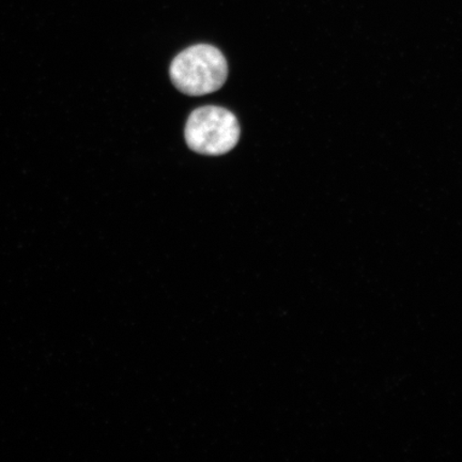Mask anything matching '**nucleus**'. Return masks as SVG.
<instances>
[{"mask_svg":"<svg viewBox=\"0 0 462 462\" xmlns=\"http://www.w3.org/2000/svg\"><path fill=\"white\" fill-rule=\"evenodd\" d=\"M171 79L184 95L199 97L221 89L228 77L222 51L209 44L190 46L172 60Z\"/></svg>","mask_w":462,"mask_h":462,"instance_id":"1","label":"nucleus"},{"mask_svg":"<svg viewBox=\"0 0 462 462\" xmlns=\"http://www.w3.org/2000/svg\"><path fill=\"white\" fill-rule=\"evenodd\" d=\"M240 125L228 109L204 106L195 109L187 121L186 141L193 152L206 155H221L238 143Z\"/></svg>","mask_w":462,"mask_h":462,"instance_id":"2","label":"nucleus"}]
</instances>
